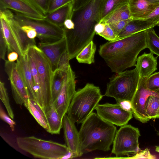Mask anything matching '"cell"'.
Segmentation results:
<instances>
[{
	"mask_svg": "<svg viewBox=\"0 0 159 159\" xmlns=\"http://www.w3.org/2000/svg\"><path fill=\"white\" fill-rule=\"evenodd\" d=\"M73 0H49L48 13L52 12L55 10L70 2Z\"/></svg>",
	"mask_w": 159,
	"mask_h": 159,
	"instance_id": "obj_38",
	"label": "cell"
},
{
	"mask_svg": "<svg viewBox=\"0 0 159 159\" xmlns=\"http://www.w3.org/2000/svg\"><path fill=\"white\" fill-rule=\"evenodd\" d=\"M157 26L155 23L146 19L132 18L117 35L118 39L143 31Z\"/></svg>",
	"mask_w": 159,
	"mask_h": 159,
	"instance_id": "obj_21",
	"label": "cell"
},
{
	"mask_svg": "<svg viewBox=\"0 0 159 159\" xmlns=\"http://www.w3.org/2000/svg\"><path fill=\"white\" fill-rule=\"evenodd\" d=\"M96 49V46L93 40L90 42L76 57L78 61L88 64L94 63Z\"/></svg>",
	"mask_w": 159,
	"mask_h": 159,
	"instance_id": "obj_27",
	"label": "cell"
},
{
	"mask_svg": "<svg viewBox=\"0 0 159 159\" xmlns=\"http://www.w3.org/2000/svg\"><path fill=\"white\" fill-rule=\"evenodd\" d=\"M0 9H11L33 19L45 17L25 0H0Z\"/></svg>",
	"mask_w": 159,
	"mask_h": 159,
	"instance_id": "obj_16",
	"label": "cell"
},
{
	"mask_svg": "<svg viewBox=\"0 0 159 159\" xmlns=\"http://www.w3.org/2000/svg\"><path fill=\"white\" fill-rule=\"evenodd\" d=\"M150 3L154 4H159V0H147Z\"/></svg>",
	"mask_w": 159,
	"mask_h": 159,
	"instance_id": "obj_50",
	"label": "cell"
},
{
	"mask_svg": "<svg viewBox=\"0 0 159 159\" xmlns=\"http://www.w3.org/2000/svg\"><path fill=\"white\" fill-rule=\"evenodd\" d=\"M153 22L159 26V4L157 5L153 11L145 19Z\"/></svg>",
	"mask_w": 159,
	"mask_h": 159,
	"instance_id": "obj_43",
	"label": "cell"
},
{
	"mask_svg": "<svg viewBox=\"0 0 159 159\" xmlns=\"http://www.w3.org/2000/svg\"><path fill=\"white\" fill-rule=\"evenodd\" d=\"M98 35L109 42L114 41L118 40L117 36L115 34L108 24H105V29L103 31Z\"/></svg>",
	"mask_w": 159,
	"mask_h": 159,
	"instance_id": "obj_37",
	"label": "cell"
},
{
	"mask_svg": "<svg viewBox=\"0 0 159 159\" xmlns=\"http://www.w3.org/2000/svg\"><path fill=\"white\" fill-rule=\"evenodd\" d=\"M0 28L3 31L7 46V53L12 51L17 52L19 56L24 55L9 24L4 9H0Z\"/></svg>",
	"mask_w": 159,
	"mask_h": 159,
	"instance_id": "obj_18",
	"label": "cell"
},
{
	"mask_svg": "<svg viewBox=\"0 0 159 159\" xmlns=\"http://www.w3.org/2000/svg\"><path fill=\"white\" fill-rule=\"evenodd\" d=\"M117 103H118L124 109L128 111H132V106L130 101L125 100Z\"/></svg>",
	"mask_w": 159,
	"mask_h": 159,
	"instance_id": "obj_46",
	"label": "cell"
},
{
	"mask_svg": "<svg viewBox=\"0 0 159 159\" xmlns=\"http://www.w3.org/2000/svg\"><path fill=\"white\" fill-rule=\"evenodd\" d=\"M44 16L48 13L49 0H25Z\"/></svg>",
	"mask_w": 159,
	"mask_h": 159,
	"instance_id": "obj_34",
	"label": "cell"
},
{
	"mask_svg": "<svg viewBox=\"0 0 159 159\" xmlns=\"http://www.w3.org/2000/svg\"><path fill=\"white\" fill-rule=\"evenodd\" d=\"M70 60V56L67 50L61 56L57 69L62 72H66L70 65L69 61Z\"/></svg>",
	"mask_w": 159,
	"mask_h": 159,
	"instance_id": "obj_36",
	"label": "cell"
},
{
	"mask_svg": "<svg viewBox=\"0 0 159 159\" xmlns=\"http://www.w3.org/2000/svg\"><path fill=\"white\" fill-rule=\"evenodd\" d=\"M153 54L151 52H144L137 58L135 66L139 78L148 77L157 69L158 56L154 57Z\"/></svg>",
	"mask_w": 159,
	"mask_h": 159,
	"instance_id": "obj_19",
	"label": "cell"
},
{
	"mask_svg": "<svg viewBox=\"0 0 159 159\" xmlns=\"http://www.w3.org/2000/svg\"><path fill=\"white\" fill-rule=\"evenodd\" d=\"M145 109L150 120L159 118V95L149 96L147 100Z\"/></svg>",
	"mask_w": 159,
	"mask_h": 159,
	"instance_id": "obj_29",
	"label": "cell"
},
{
	"mask_svg": "<svg viewBox=\"0 0 159 159\" xmlns=\"http://www.w3.org/2000/svg\"><path fill=\"white\" fill-rule=\"evenodd\" d=\"M75 25L74 23L71 19H68L64 22L63 27L69 30L74 29Z\"/></svg>",
	"mask_w": 159,
	"mask_h": 159,
	"instance_id": "obj_49",
	"label": "cell"
},
{
	"mask_svg": "<svg viewBox=\"0 0 159 159\" xmlns=\"http://www.w3.org/2000/svg\"><path fill=\"white\" fill-rule=\"evenodd\" d=\"M19 55L18 53L16 52L12 51L8 53V60L11 62H14L18 59Z\"/></svg>",
	"mask_w": 159,
	"mask_h": 159,
	"instance_id": "obj_47",
	"label": "cell"
},
{
	"mask_svg": "<svg viewBox=\"0 0 159 159\" xmlns=\"http://www.w3.org/2000/svg\"><path fill=\"white\" fill-rule=\"evenodd\" d=\"M0 117L2 120L8 124L12 131L14 130L16 122L6 113L1 105L0 107Z\"/></svg>",
	"mask_w": 159,
	"mask_h": 159,
	"instance_id": "obj_42",
	"label": "cell"
},
{
	"mask_svg": "<svg viewBox=\"0 0 159 159\" xmlns=\"http://www.w3.org/2000/svg\"><path fill=\"white\" fill-rule=\"evenodd\" d=\"M126 158L131 159H156V156L152 155L148 148H146L143 150H141L136 153L134 155L130 157Z\"/></svg>",
	"mask_w": 159,
	"mask_h": 159,
	"instance_id": "obj_41",
	"label": "cell"
},
{
	"mask_svg": "<svg viewBox=\"0 0 159 159\" xmlns=\"http://www.w3.org/2000/svg\"><path fill=\"white\" fill-rule=\"evenodd\" d=\"M130 0H104L100 13V22L111 12L125 5Z\"/></svg>",
	"mask_w": 159,
	"mask_h": 159,
	"instance_id": "obj_28",
	"label": "cell"
},
{
	"mask_svg": "<svg viewBox=\"0 0 159 159\" xmlns=\"http://www.w3.org/2000/svg\"><path fill=\"white\" fill-rule=\"evenodd\" d=\"M75 78V73L70 65L65 72L61 90L57 99L52 103L62 119L66 114L71 100L76 92Z\"/></svg>",
	"mask_w": 159,
	"mask_h": 159,
	"instance_id": "obj_11",
	"label": "cell"
},
{
	"mask_svg": "<svg viewBox=\"0 0 159 159\" xmlns=\"http://www.w3.org/2000/svg\"><path fill=\"white\" fill-rule=\"evenodd\" d=\"M18 147L34 157L44 159H60L69 152L66 145L34 136L19 137L16 139Z\"/></svg>",
	"mask_w": 159,
	"mask_h": 159,
	"instance_id": "obj_5",
	"label": "cell"
},
{
	"mask_svg": "<svg viewBox=\"0 0 159 159\" xmlns=\"http://www.w3.org/2000/svg\"><path fill=\"white\" fill-rule=\"evenodd\" d=\"M146 48L152 53L159 56V37L153 28L146 30Z\"/></svg>",
	"mask_w": 159,
	"mask_h": 159,
	"instance_id": "obj_31",
	"label": "cell"
},
{
	"mask_svg": "<svg viewBox=\"0 0 159 159\" xmlns=\"http://www.w3.org/2000/svg\"><path fill=\"white\" fill-rule=\"evenodd\" d=\"M48 125L49 133L53 134H59L62 127L63 119L60 116L52 104L50 108L46 113Z\"/></svg>",
	"mask_w": 159,
	"mask_h": 159,
	"instance_id": "obj_25",
	"label": "cell"
},
{
	"mask_svg": "<svg viewBox=\"0 0 159 159\" xmlns=\"http://www.w3.org/2000/svg\"><path fill=\"white\" fill-rule=\"evenodd\" d=\"M24 105L34 118L38 124L47 132L49 127L46 113L33 99L30 98Z\"/></svg>",
	"mask_w": 159,
	"mask_h": 159,
	"instance_id": "obj_24",
	"label": "cell"
},
{
	"mask_svg": "<svg viewBox=\"0 0 159 159\" xmlns=\"http://www.w3.org/2000/svg\"><path fill=\"white\" fill-rule=\"evenodd\" d=\"M38 47L49 60L53 71L55 70L61 56L67 50L65 37L53 42H40Z\"/></svg>",
	"mask_w": 159,
	"mask_h": 159,
	"instance_id": "obj_15",
	"label": "cell"
},
{
	"mask_svg": "<svg viewBox=\"0 0 159 159\" xmlns=\"http://www.w3.org/2000/svg\"><path fill=\"white\" fill-rule=\"evenodd\" d=\"M5 70L9 79L13 98L16 103L23 105L30 98H32L16 64L8 60L5 61Z\"/></svg>",
	"mask_w": 159,
	"mask_h": 159,
	"instance_id": "obj_10",
	"label": "cell"
},
{
	"mask_svg": "<svg viewBox=\"0 0 159 159\" xmlns=\"http://www.w3.org/2000/svg\"><path fill=\"white\" fill-rule=\"evenodd\" d=\"M73 11V3L71 2L48 13L45 18L57 26L63 27L65 21L68 19H71Z\"/></svg>",
	"mask_w": 159,
	"mask_h": 159,
	"instance_id": "obj_23",
	"label": "cell"
},
{
	"mask_svg": "<svg viewBox=\"0 0 159 159\" xmlns=\"http://www.w3.org/2000/svg\"><path fill=\"white\" fill-rule=\"evenodd\" d=\"M9 24L24 53L30 48L36 45L34 39H31L21 29V26L14 18V14L9 9H4Z\"/></svg>",
	"mask_w": 159,
	"mask_h": 159,
	"instance_id": "obj_17",
	"label": "cell"
},
{
	"mask_svg": "<svg viewBox=\"0 0 159 159\" xmlns=\"http://www.w3.org/2000/svg\"><path fill=\"white\" fill-rule=\"evenodd\" d=\"M92 0H73V11L78 10L85 6Z\"/></svg>",
	"mask_w": 159,
	"mask_h": 159,
	"instance_id": "obj_45",
	"label": "cell"
},
{
	"mask_svg": "<svg viewBox=\"0 0 159 159\" xmlns=\"http://www.w3.org/2000/svg\"><path fill=\"white\" fill-rule=\"evenodd\" d=\"M27 53L30 71L34 84V89L36 93L37 99V97L39 92L40 84L38 71L34 57L33 46L30 48L28 50Z\"/></svg>",
	"mask_w": 159,
	"mask_h": 159,
	"instance_id": "obj_30",
	"label": "cell"
},
{
	"mask_svg": "<svg viewBox=\"0 0 159 159\" xmlns=\"http://www.w3.org/2000/svg\"><path fill=\"white\" fill-rule=\"evenodd\" d=\"M0 98L6 107L8 115L13 119L14 114L10 104L7 90L4 83L1 81H0Z\"/></svg>",
	"mask_w": 159,
	"mask_h": 159,
	"instance_id": "obj_33",
	"label": "cell"
},
{
	"mask_svg": "<svg viewBox=\"0 0 159 159\" xmlns=\"http://www.w3.org/2000/svg\"><path fill=\"white\" fill-rule=\"evenodd\" d=\"M159 4L147 0H130L128 5L132 18L144 19L148 16Z\"/></svg>",
	"mask_w": 159,
	"mask_h": 159,
	"instance_id": "obj_22",
	"label": "cell"
},
{
	"mask_svg": "<svg viewBox=\"0 0 159 159\" xmlns=\"http://www.w3.org/2000/svg\"><path fill=\"white\" fill-rule=\"evenodd\" d=\"M27 52H25L22 56H19L16 61V64L18 69L28 88L31 98L36 101L34 84L30 71Z\"/></svg>",
	"mask_w": 159,
	"mask_h": 159,
	"instance_id": "obj_20",
	"label": "cell"
},
{
	"mask_svg": "<svg viewBox=\"0 0 159 159\" xmlns=\"http://www.w3.org/2000/svg\"><path fill=\"white\" fill-rule=\"evenodd\" d=\"M116 131L114 125L92 112L82 123L79 131L82 155L95 150L109 151Z\"/></svg>",
	"mask_w": 159,
	"mask_h": 159,
	"instance_id": "obj_3",
	"label": "cell"
},
{
	"mask_svg": "<svg viewBox=\"0 0 159 159\" xmlns=\"http://www.w3.org/2000/svg\"><path fill=\"white\" fill-rule=\"evenodd\" d=\"M103 96L98 87L88 83L76 91L66 114L75 123H82L96 109Z\"/></svg>",
	"mask_w": 159,
	"mask_h": 159,
	"instance_id": "obj_4",
	"label": "cell"
},
{
	"mask_svg": "<svg viewBox=\"0 0 159 159\" xmlns=\"http://www.w3.org/2000/svg\"><path fill=\"white\" fill-rule=\"evenodd\" d=\"M14 16L21 26L29 25L34 28L37 32V37L40 42H55L65 37L63 27L53 24L45 18L42 19H33L16 12Z\"/></svg>",
	"mask_w": 159,
	"mask_h": 159,
	"instance_id": "obj_9",
	"label": "cell"
},
{
	"mask_svg": "<svg viewBox=\"0 0 159 159\" xmlns=\"http://www.w3.org/2000/svg\"><path fill=\"white\" fill-rule=\"evenodd\" d=\"M132 18L128 4L120 7L111 12L100 22L105 24H109Z\"/></svg>",
	"mask_w": 159,
	"mask_h": 159,
	"instance_id": "obj_26",
	"label": "cell"
},
{
	"mask_svg": "<svg viewBox=\"0 0 159 159\" xmlns=\"http://www.w3.org/2000/svg\"><path fill=\"white\" fill-rule=\"evenodd\" d=\"M158 135H159V133L157 134Z\"/></svg>",
	"mask_w": 159,
	"mask_h": 159,
	"instance_id": "obj_52",
	"label": "cell"
},
{
	"mask_svg": "<svg viewBox=\"0 0 159 159\" xmlns=\"http://www.w3.org/2000/svg\"><path fill=\"white\" fill-rule=\"evenodd\" d=\"M147 78H139L137 89L131 101L134 116L136 120L143 123H146L150 120L145 111V106L147 99L151 95H159L147 88L146 84Z\"/></svg>",
	"mask_w": 159,
	"mask_h": 159,
	"instance_id": "obj_13",
	"label": "cell"
},
{
	"mask_svg": "<svg viewBox=\"0 0 159 159\" xmlns=\"http://www.w3.org/2000/svg\"><path fill=\"white\" fill-rule=\"evenodd\" d=\"M155 151L159 153V146H155Z\"/></svg>",
	"mask_w": 159,
	"mask_h": 159,
	"instance_id": "obj_51",
	"label": "cell"
},
{
	"mask_svg": "<svg viewBox=\"0 0 159 159\" xmlns=\"http://www.w3.org/2000/svg\"><path fill=\"white\" fill-rule=\"evenodd\" d=\"M132 18L111 23L108 25L113 30L115 34L117 36Z\"/></svg>",
	"mask_w": 159,
	"mask_h": 159,
	"instance_id": "obj_39",
	"label": "cell"
},
{
	"mask_svg": "<svg viewBox=\"0 0 159 159\" xmlns=\"http://www.w3.org/2000/svg\"><path fill=\"white\" fill-rule=\"evenodd\" d=\"M40 84L36 102L46 113L52 104V88L53 71L49 60L36 45L33 46Z\"/></svg>",
	"mask_w": 159,
	"mask_h": 159,
	"instance_id": "obj_6",
	"label": "cell"
},
{
	"mask_svg": "<svg viewBox=\"0 0 159 159\" xmlns=\"http://www.w3.org/2000/svg\"><path fill=\"white\" fill-rule=\"evenodd\" d=\"M105 24L101 22L97 23L95 26L94 30L95 34H98L102 32L105 28Z\"/></svg>",
	"mask_w": 159,
	"mask_h": 159,
	"instance_id": "obj_48",
	"label": "cell"
},
{
	"mask_svg": "<svg viewBox=\"0 0 159 159\" xmlns=\"http://www.w3.org/2000/svg\"><path fill=\"white\" fill-rule=\"evenodd\" d=\"M139 80V74L136 68L118 73L107 84L104 96L114 98L116 103L125 100L131 102Z\"/></svg>",
	"mask_w": 159,
	"mask_h": 159,
	"instance_id": "obj_7",
	"label": "cell"
},
{
	"mask_svg": "<svg viewBox=\"0 0 159 159\" xmlns=\"http://www.w3.org/2000/svg\"><path fill=\"white\" fill-rule=\"evenodd\" d=\"M21 29L26 33L27 37L31 39H34L37 36V33L35 30L29 25L21 26Z\"/></svg>",
	"mask_w": 159,
	"mask_h": 159,
	"instance_id": "obj_44",
	"label": "cell"
},
{
	"mask_svg": "<svg viewBox=\"0 0 159 159\" xmlns=\"http://www.w3.org/2000/svg\"><path fill=\"white\" fill-rule=\"evenodd\" d=\"M104 0H92L81 8L73 11L71 19L75 26L69 30L63 27L70 59L76 57L93 40L95 25L100 22L99 15Z\"/></svg>",
	"mask_w": 159,
	"mask_h": 159,
	"instance_id": "obj_1",
	"label": "cell"
},
{
	"mask_svg": "<svg viewBox=\"0 0 159 159\" xmlns=\"http://www.w3.org/2000/svg\"><path fill=\"white\" fill-rule=\"evenodd\" d=\"M146 30L100 46L99 53L112 72L118 73L135 66L137 57L146 48Z\"/></svg>",
	"mask_w": 159,
	"mask_h": 159,
	"instance_id": "obj_2",
	"label": "cell"
},
{
	"mask_svg": "<svg viewBox=\"0 0 159 159\" xmlns=\"http://www.w3.org/2000/svg\"><path fill=\"white\" fill-rule=\"evenodd\" d=\"M146 84L148 89L159 94V72L154 73L148 77Z\"/></svg>",
	"mask_w": 159,
	"mask_h": 159,
	"instance_id": "obj_35",
	"label": "cell"
},
{
	"mask_svg": "<svg viewBox=\"0 0 159 159\" xmlns=\"http://www.w3.org/2000/svg\"><path fill=\"white\" fill-rule=\"evenodd\" d=\"M140 136L139 131L137 128L127 124L121 126L116 132L111 153L117 158L135 154L141 150L139 143Z\"/></svg>",
	"mask_w": 159,
	"mask_h": 159,
	"instance_id": "obj_8",
	"label": "cell"
},
{
	"mask_svg": "<svg viewBox=\"0 0 159 159\" xmlns=\"http://www.w3.org/2000/svg\"><path fill=\"white\" fill-rule=\"evenodd\" d=\"M65 72L60 71L57 69L53 71L52 88V104L57 99L61 90L63 83Z\"/></svg>",
	"mask_w": 159,
	"mask_h": 159,
	"instance_id": "obj_32",
	"label": "cell"
},
{
	"mask_svg": "<svg viewBox=\"0 0 159 159\" xmlns=\"http://www.w3.org/2000/svg\"><path fill=\"white\" fill-rule=\"evenodd\" d=\"M7 50V46L2 29H0V57L5 60L6 52Z\"/></svg>",
	"mask_w": 159,
	"mask_h": 159,
	"instance_id": "obj_40",
	"label": "cell"
},
{
	"mask_svg": "<svg viewBox=\"0 0 159 159\" xmlns=\"http://www.w3.org/2000/svg\"><path fill=\"white\" fill-rule=\"evenodd\" d=\"M95 110L102 119L117 126L121 127L127 124L133 117L132 111L124 109L117 103L98 104Z\"/></svg>",
	"mask_w": 159,
	"mask_h": 159,
	"instance_id": "obj_12",
	"label": "cell"
},
{
	"mask_svg": "<svg viewBox=\"0 0 159 159\" xmlns=\"http://www.w3.org/2000/svg\"><path fill=\"white\" fill-rule=\"evenodd\" d=\"M75 123L66 114L63 119L62 128L65 140L73 158L80 157L82 155L80 151L79 132Z\"/></svg>",
	"mask_w": 159,
	"mask_h": 159,
	"instance_id": "obj_14",
	"label": "cell"
}]
</instances>
